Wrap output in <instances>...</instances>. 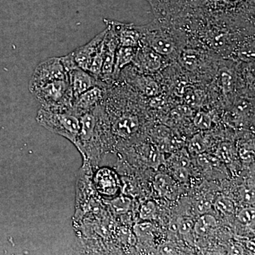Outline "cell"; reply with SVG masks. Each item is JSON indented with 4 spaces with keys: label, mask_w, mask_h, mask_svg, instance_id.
I'll return each mask as SVG.
<instances>
[{
    "label": "cell",
    "mask_w": 255,
    "mask_h": 255,
    "mask_svg": "<svg viewBox=\"0 0 255 255\" xmlns=\"http://www.w3.org/2000/svg\"><path fill=\"white\" fill-rule=\"evenodd\" d=\"M196 18L213 23H254L255 0H198Z\"/></svg>",
    "instance_id": "1"
},
{
    "label": "cell",
    "mask_w": 255,
    "mask_h": 255,
    "mask_svg": "<svg viewBox=\"0 0 255 255\" xmlns=\"http://www.w3.org/2000/svg\"><path fill=\"white\" fill-rule=\"evenodd\" d=\"M137 27L141 34L140 44L150 47L167 60L179 58L184 41L177 26L154 19Z\"/></svg>",
    "instance_id": "2"
},
{
    "label": "cell",
    "mask_w": 255,
    "mask_h": 255,
    "mask_svg": "<svg viewBox=\"0 0 255 255\" xmlns=\"http://www.w3.org/2000/svg\"><path fill=\"white\" fill-rule=\"evenodd\" d=\"M42 108L55 112H72L73 90L69 80H58L29 90Z\"/></svg>",
    "instance_id": "3"
},
{
    "label": "cell",
    "mask_w": 255,
    "mask_h": 255,
    "mask_svg": "<svg viewBox=\"0 0 255 255\" xmlns=\"http://www.w3.org/2000/svg\"><path fill=\"white\" fill-rule=\"evenodd\" d=\"M37 123L75 145L80 132V117L73 112H55L41 108L37 112Z\"/></svg>",
    "instance_id": "4"
},
{
    "label": "cell",
    "mask_w": 255,
    "mask_h": 255,
    "mask_svg": "<svg viewBox=\"0 0 255 255\" xmlns=\"http://www.w3.org/2000/svg\"><path fill=\"white\" fill-rule=\"evenodd\" d=\"M155 19L177 26L196 16L198 0H147Z\"/></svg>",
    "instance_id": "5"
},
{
    "label": "cell",
    "mask_w": 255,
    "mask_h": 255,
    "mask_svg": "<svg viewBox=\"0 0 255 255\" xmlns=\"http://www.w3.org/2000/svg\"><path fill=\"white\" fill-rule=\"evenodd\" d=\"M69 80L68 74L59 58H50L37 65L29 82V90L49 82Z\"/></svg>",
    "instance_id": "6"
},
{
    "label": "cell",
    "mask_w": 255,
    "mask_h": 255,
    "mask_svg": "<svg viewBox=\"0 0 255 255\" xmlns=\"http://www.w3.org/2000/svg\"><path fill=\"white\" fill-rule=\"evenodd\" d=\"M167 60L150 47L140 44L137 48L136 55L132 65L140 71L155 73L166 66Z\"/></svg>",
    "instance_id": "7"
},
{
    "label": "cell",
    "mask_w": 255,
    "mask_h": 255,
    "mask_svg": "<svg viewBox=\"0 0 255 255\" xmlns=\"http://www.w3.org/2000/svg\"><path fill=\"white\" fill-rule=\"evenodd\" d=\"M107 32L105 37V57L100 80L106 85H110L112 82L116 52L119 45L115 32L108 25H107Z\"/></svg>",
    "instance_id": "8"
},
{
    "label": "cell",
    "mask_w": 255,
    "mask_h": 255,
    "mask_svg": "<svg viewBox=\"0 0 255 255\" xmlns=\"http://www.w3.org/2000/svg\"><path fill=\"white\" fill-rule=\"evenodd\" d=\"M106 25L111 26L117 35L119 46L137 48L140 45L141 34L137 25L119 22L114 20L104 19Z\"/></svg>",
    "instance_id": "9"
},
{
    "label": "cell",
    "mask_w": 255,
    "mask_h": 255,
    "mask_svg": "<svg viewBox=\"0 0 255 255\" xmlns=\"http://www.w3.org/2000/svg\"><path fill=\"white\" fill-rule=\"evenodd\" d=\"M105 96V87L97 85L81 94L74 100L72 112L79 117L100 105Z\"/></svg>",
    "instance_id": "10"
},
{
    "label": "cell",
    "mask_w": 255,
    "mask_h": 255,
    "mask_svg": "<svg viewBox=\"0 0 255 255\" xmlns=\"http://www.w3.org/2000/svg\"><path fill=\"white\" fill-rule=\"evenodd\" d=\"M68 78L73 90L74 100L92 87L97 85L106 87L105 84L97 80L88 71L80 68L74 69L68 73Z\"/></svg>",
    "instance_id": "11"
},
{
    "label": "cell",
    "mask_w": 255,
    "mask_h": 255,
    "mask_svg": "<svg viewBox=\"0 0 255 255\" xmlns=\"http://www.w3.org/2000/svg\"><path fill=\"white\" fill-rule=\"evenodd\" d=\"M107 32V28H106L104 31L100 32L95 38H92L91 41L72 52L75 63L79 68L88 71L91 65L92 58L98 49L100 43L105 38Z\"/></svg>",
    "instance_id": "12"
},
{
    "label": "cell",
    "mask_w": 255,
    "mask_h": 255,
    "mask_svg": "<svg viewBox=\"0 0 255 255\" xmlns=\"http://www.w3.org/2000/svg\"><path fill=\"white\" fill-rule=\"evenodd\" d=\"M96 189L104 196H112L117 194L120 181L114 171L107 167L99 169L95 177Z\"/></svg>",
    "instance_id": "13"
},
{
    "label": "cell",
    "mask_w": 255,
    "mask_h": 255,
    "mask_svg": "<svg viewBox=\"0 0 255 255\" xmlns=\"http://www.w3.org/2000/svg\"><path fill=\"white\" fill-rule=\"evenodd\" d=\"M137 48L119 46L115 55L112 82L120 78L122 71L128 65L132 64L136 55Z\"/></svg>",
    "instance_id": "14"
},
{
    "label": "cell",
    "mask_w": 255,
    "mask_h": 255,
    "mask_svg": "<svg viewBox=\"0 0 255 255\" xmlns=\"http://www.w3.org/2000/svg\"><path fill=\"white\" fill-rule=\"evenodd\" d=\"M138 128L139 120L135 116H122L115 120L112 125L114 134L123 138L131 136Z\"/></svg>",
    "instance_id": "15"
},
{
    "label": "cell",
    "mask_w": 255,
    "mask_h": 255,
    "mask_svg": "<svg viewBox=\"0 0 255 255\" xmlns=\"http://www.w3.org/2000/svg\"><path fill=\"white\" fill-rule=\"evenodd\" d=\"M153 187L159 195L170 200H174L177 196V189L174 179L167 174H157L154 178Z\"/></svg>",
    "instance_id": "16"
},
{
    "label": "cell",
    "mask_w": 255,
    "mask_h": 255,
    "mask_svg": "<svg viewBox=\"0 0 255 255\" xmlns=\"http://www.w3.org/2000/svg\"><path fill=\"white\" fill-rule=\"evenodd\" d=\"M217 226V221L214 216L210 214H203L194 223V231L198 236H206Z\"/></svg>",
    "instance_id": "17"
},
{
    "label": "cell",
    "mask_w": 255,
    "mask_h": 255,
    "mask_svg": "<svg viewBox=\"0 0 255 255\" xmlns=\"http://www.w3.org/2000/svg\"><path fill=\"white\" fill-rule=\"evenodd\" d=\"M104 57H105V38H104L102 43H100L98 49H97L95 55H94L91 65H90L88 70L89 73L99 80H100L102 65H103Z\"/></svg>",
    "instance_id": "18"
},
{
    "label": "cell",
    "mask_w": 255,
    "mask_h": 255,
    "mask_svg": "<svg viewBox=\"0 0 255 255\" xmlns=\"http://www.w3.org/2000/svg\"><path fill=\"white\" fill-rule=\"evenodd\" d=\"M145 159L147 164L150 167L155 169L158 168L159 166L160 165L161 161H162V156H161L160 150H159L157 145L150 144L146 148Z\"/></svg>",
    "instance_id": "19"
},
{
    "label": "cell",
    "mask_w": 255,
    "mask_h": 255,
    "mask_svg": "<svg viewBox=\"0 0 255 255\" xmlns=\"http://www.w3.org/2000/svg\"><path fill=\"white\" fill-rule=\"evenodd\" d=\"M214 208L217 212L225 216L234 214L236 209L234 203L226 197L219 198L214 203Z\"/></svg>",
    "instance_id": "20"
},
{
    "label": "cell",
    "mask_w": 255,
    "mask_h": 255,
    "mask_svg": "<svg viewBox=\"0 0 255 255\" xmlns=\"http://www.w3.org/2000/svg\"><path fill=\"white\" fill-rule=\"evenodd\" d=\"M188 149L191 155L199 156L205 152L207 143L200 135H196L191 139Z\"/></svg>",
    "instance_id": "21"
},
{
    "label": "cell",
    "mask_w": 255,
    "mask_h": 255,
    "mask_svg": "<svg viewBox=\"0 0 255 255\" xmlns=\"http://www.w3.org/2000/svg\"><path fill=\"white\" fill-rule=\"evenodd\" d=\"M157 212V206L154 201H147L140 206V218L143 221H150L155 217Z\"/></svg>",
    "instance_id": "22"
},
{
    "label": "cell",
    "mask_w": 255,
    "mask_h": 255,
    "mask_svg": "<svg viewBox=\"0 0 255 255\" xmlns=\"http://www.w3.org/2000/svg\"><path fill=\"white\" fill-rule=\"evenodd\" d=\"M131 205V199L127 196H122L114 199L111 203V206L116 214H124L127 212Z\"/></svg>",
    "instance_id": "23"
},
{
    "label": "cell",
    "mask_w": 255,
    "mask_h": 255,
    "mask_svg": "<svg viewBox=\"0 0 255 255\" xmlns=\"http://www.w3.org/2000/svg\"><path fill=\"white\" fill-rule=\"evenodd\" d=\"M218 157L226 163L230 164L233 162V148L232 145L228 142H223L218 149Z\"/></svg>",
    "instance_id": "24"
},
{
    "label": "cell",
    "mask_w": 255,
    "mask_h": 255,
    "mask_svg": "<svg viewBox=\"0 0 255 255\" xmlns=\"http://www.w3.org/2000/svg\"><path fill=\"white\" fill-rule=\"evenodd\" d=\"M194 125L201 130H207L211 126V119L209 114L199 112L194 117Z\"/></svg>",
    "instance_id": "25"
},
{
    "label": "cell",
    "mask_w": 255,
    "mask_h": 255,
    "mask_svg": "<svg viewBox=\"0 0 255 255\" xmlns=\"http://www.w3.org/2000/svg\"><path fill=\"white\" fill-rule=\"evenodd\" d=\"M255 208H245L240 211L238 215V221L243 225L252 224L255 221Z\"/></svg>",
    "instance_id": "26"
},
{
    "label": "cell",
    "mask_w": 255,
    "mask_h": 255,
    "mask_svg": "<svg viewBox=\"0 0 255 255\" xmlns=\"http://www.w3.org/2000/svg\"><path fill=\"white\" fill-rule=\"evenodd\" d=\"M134 233L137 236L141 237L148 235L153 230V225L149 221H144L143 222L137 223L133 227Z\"/></svg>",
    "instance_id": "27"
},
{
    "label": "cell",
    "mask_w": 255,
    "mask_h": 255,
    "mask_svg": "<svg viewBox=\"0 0 255 255\" xmlns=\"http://www.w3.org/2000/svg\"><path fill=\"white\" fill-rule=\"evenodd\" d=\"M194 223L190 219H182L177 222V231L182 235H187L194 228Z\"/></svg>",
    "instance_id": "28"
},
{
    "label": "cell",
    "mask_w": 255,
    "mask_h": 255,
    "mask_svg": "<svg viewBox=\"0 0 255 255\" xmlns=\"http://www.w3.org/2000/svg\"><path fill=\"white\" fill-rule=\"evenodd\" d=\"M173 179L179 182L184 183L189 179V172L186 167H174L172 171Z\"/></svg>",
    "instance_id": "29"
},
{
    "label": "cell",
    "mask_w": 255,
    "mask_h": 255,
    "mask_svg": "<svg viewBox=\"0 0 255 255\" xmlns=\"http://www.w3.org/2000/svg\"><path fill=\"white\" fill-rule=\"evenodd\" d=\"M60 58L62 63H63L64 68H65L68 74L71 70H74V69L79 68L76 63H75L72 52L69 53V54L65 55V56L60 57Z\"/></svg>",
    "instance_id": "30"
},
{
    "label": "cell",
    "mask_w": 255,
    "mask_h": 255,
    "mask_svg": "<svg viewBox=\"0 0 255 255\" xmlns=\"http://www.w3.org/2000/svg\"><path fill=\"white\" fill-rule=\"evenodd\" d=\"M158 252L160 255H176L178 251L177 247L173 243L166 242L159 247Z\"/></svg>",
    "instance_id": "31"
},
{
    "label": "cell",
    "mask_w": 255,
    "mask_h": 255,
    "mask_svg": "<svg viewBox=\"0 0 255 255\" xmlns=\"http://www.w3.org/2000/svg\"><path fill=\"white\" fill-rule=\"evenodd\" d=\"M211 203L206 199H201L196 204V210L199 214H205L211 209Z\"/></svg>",
    "instance_id": "32"
},
{
    "label": "cell",
    "mask_w": 255,
    "mask_h": 255,
    "mask_svg": "<svg viewBox=\"0 0 255 255\" xmlns=\"http://www.w3.org/2000/svg\"><path fill=\"white\" fill-rule=\"evenodd\" d=\"M242 199L246 204L250 205H254L255 204V190L252 188H247L243 191L241 194Z\"/></svg>",
    "instance_id": "33"
},
{
    "label": "cell",
    "mask_w": 255,
    "mask_h": 255,
    "mask_svg": "<svg viewBox=\"0 0 255 255\" xmlns=\"http://www.w3.org/2000/svg\"><path fill=\"white\" fill-rule=\"evenodd\" d=\"M240 156L244 161L252 160L254 157V152L247 147H243L240 150Z\"/></svg>",
    "instance_id": "34"
},
{
    "label": "cell",
    "mask_w": 255,
    "mask_h": 255,
    "mask_svg": "<svg viewBox=\"0 0 255 255\" xmlns=\"http://www.w3.org/2000/svg\"><path fill=\"white\" fill-rule=\"evenodd\" d=\"M255 240H251L248 241L246 243V248L249 250L250 251L255 253Z\"/></svg>",
    "instance_id": "35"
},
{
    "label": "cell",
    "mask_w": 255,
    "mask_h": 255,
    "mask_svg": "<svg viewBox=\"0 0 255 255\" xmlns=\"http://www.w3.org/2000/svg\"><path fill=\"white\" fill-rule=\"evenodd\" d=\"M243 249L240 246H236L233 247L232 249V253L231 254L233 255H241L243 254Z\"/></svg>",
    "instance_id": "36"
}]
</instances>
